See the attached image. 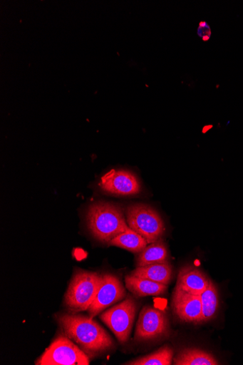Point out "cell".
<instances>
[{
	"label": "cell",
	"instance_id": "5",
	"mask_svg": "<svg viewBox=\"0 0 243 365\" xmlns=\"http://www.w3.org/2000/svg\"><path fill=\"white\" fill-rule=\"evenodd\" d=\"M136 312L137 303L128 294L123 302L102 312L100 319L111 329L118 341L125 344L130 336Z\"/></svg>",
	"mask_w": 243,
	"mask_h": 365
},
{
	"label": "cell",
	"instance_id": "12",
	"mask_svg": "<svg viewBox=\"0 0 243 365\" xmlns=\"http://www.w3.org/2000/svg\"><path fill=\"white\" fill-rule=\"evenodd\" d=\"M202 323L216 319L221 309V297L217 285L211 280L210 285L200 294Z\"/></svg>",
	"mask_w": 243,
	"mask_h": 365
},
{
	"label": "cell",
	"instance_id": "1",
	"mask_svg": "<svg viewBox=\"0 0 243 365\" xmlns=\"http://www.w3.org/2000/svg\"><path fill=\"white\" fill-rule=\"evenodd\" d=\"M63 334L75 342L88 356H95L114 348L113 339L94 319L76 314L57 317Z\"/></svg>",
	"mask_w": 243,
	"mask_h": 365
},
{
	"label": "cell",
	"instance_id": "7",
	"mask_svg": "<svg viewBox=\"0 0 243 365\" xmlns=\"http://www.w3.org/2000/svg\"><path fill=\"white\" fill-rule=\"evenodd\" d=\"M169 329V320L163 311L145 307L138 317L134 339L138 342L157 340L167 336Z\"/></svg>",
	"mask_w": 243,
	"mask_h": 365
},
{
	"label": "cell",
	"instance_id": "8",
	"mask_svg": "<svg viewBox=\"0 0 243 365\" xmlns=\"http://www.w3.org/2000/svg\"><path fill=\"white\" fill-rule=\"evenodd\" d=\"M125 297V289L116 276L111 274H102L95 299L88 309L89 317H95L104 310L123 300Z\"/></svg>",
	"mask_w": 243,
	"mask_h": 365
},
{
	"label": "cell",
	"instance_id": "4",
	"mask_svg": "<svg viewBox=\"0 0 243 365\" xmlns=\"http://www.w3.org/2000/svg\"><path fill=\"white\" fill-rule=\"evenodd\" d=\"M128 227L152 244L161 240L165 232L164 222L159 213L149 205L136 204L126 210Z\"/></svg>",
	"mask_w": 243,
	"mask_h": 365
},
{
	"label": "cell",
	"instance_id": "16",
	"mask_svg": "<svg viewBox=\"0 0 243 365\" xmlns=\"http://www.w3.org/2000/svg\"><path fill=\"white\" fill-rule=\"evenodd\" d=\"M108 244L134 253H140L149 245L145 238L130 227Z\"/></svg>",
	"mask_w": 243,
	"mask_h": 365
},
{
	"label": "cell",
	"instance_id": "10",
	"mask_svg": "<svg viewBox=\"0 0 243 365\" xmlns=\"http://www.w3.org/2000/svg\"><path fill=\"white\" fill-rule=\"evenodd\" d=\"M172 309L173 314L182 322L202 323L200 295L189 293L176 287L172 295Z\"/></svg>",
	"mask_w": 243,
	"mask_h": 365
},
{
	"label": "cell",
	"instance_id": "6",
	"mask_svg": "<svg viewBox=\"0 0 243 365\" xmlns=\"http://www.w3.org/2000/svg\"><path fill=\"white\" fill-rule=\"evenodd\" d=\"M89 356L66 336L58 337L36 361L37 365H88Z\"/></svg>",
	"mask_w": 243,
	"mask_h": 365
},
{
	"label": "cell",
	"instance_id": "15",
	"mask_svg": "<svg viewBox=\"0 0 243 365\" xmlns=\"http://www.w3.org/2000/svg\"><path fill=\"white\" fill-rule=\"evenodd\" d=\"M127 289L138 297L157 296L165 293L167 286L132 275L125 277Z\"/></svg>",
	"mask_w": 243,
	"mask_h": 365
},
{
	"label": "cell",
	"instance_id": "17",
	"mask_svg": "<svg viewBox=\"0 0 243 365\" xmlns=\"http://www.w3.org/2000/svg\"><path fill=\"white\" fill-rule=\"evenodd\" d=\"M167 247L160 240L150 244L140 253L137 259V267L167 262Z\"/></svg>",
	"mask_w": 243,
	"mask_h": 365
},
{
	"label": "cell",
	"instance_id": "14",
	"mask_svg": "<svg viewBox=\"0 0 243 365\" xmlns=\"http://www.w3.org/2000/svg\"><path fill=\"white\" fill-rule=\"evenodd\" d=\"M130 275L149 279L157 283L168 285L172 279V269L167 262L137 267Z\"/></svg>",
	"mask_w": 243,
	"mask_h": 365
},
{
	"label": "cell",
	"instance_id": "19",
	"mask_svg": "<svg viewBox=\"0 0 243 365\" xmlns=\"http://www.w3.org/2000/svg\"><path fill=\"white\" fill-rule=\"evenodd\" d=\"M197 36L203 41L210 40L212 36V29L206 21H201L197 28Z\"/></svg>",
	"mask_w": 243,
	"mask_h": 365
},
{
	"label": "cell",
	"instance_id": "3",
	"mask_svg": "<svg viewBox=\"0 0 243 365\" xmlns=\"http://www.w3.org/2000/svg\"><path fill=\"white\" fill-rule=\"evenodd\" d=\"M101 281V275L79 270L74 274L64 295V305L72 314L88 311L93 302Z\"/></svg>",
	"mask_w": 243,
	"mask_h": 365
},
{
	"label": "cell",
	"instance_id": "2",
	"mask_svg": "<svg viewBox=\"0 0 243 365\" xmlns=\"http://www.w3.org/2000/svg\"><path fill=\"white\" fill-rule=\"evenodd\" d=\"M87 225L97 240L109 243L129 227L123 210L109 202H97L88 210Z\"/></svg>",
	"mask_w": 243,
	"mask_h": 365
},
{
	"label": "cell",
	"instance_id": "11",
	"mask_svg": "<svg viewBox=\"0 0 243 365\" xmlns=\"http://www.w3.org/2000/svg\"><path fill=\"white\" fill-rule=\"evenodd\" d=\"M211 279L200 270L187 267L182 269L177 278V287L194 294L200 295L210 285Z\"/></svg>",
	"mask_w": 243,
	"mask_h": 365
},
{
	"label": "cell",
	"instance_id": "13",
	"mask_svg": "<svg viewBox=\"0 0 243 365\" xmlns=\"http://www.w3.org/2000/svg\"><path fill=\"white\" fill-rule=\"evenodd\" d=\"M175 365H219L217 357L211 352L196 348H187L181 350L173 357Z\"/></svg>",
	"mask_w": 243,
	"mask_h": 365
},
{
	"label": "cell",
	"instance_id": "18",
	"mask_svg": "<svg viewBox=\"0 0 243 365\" xmlns=\"http://www.w3.org/2000/svg\"><path fill=\"white\" fill-rule=\"evenodd\" d=\"M173 361V351L165 346L149 355L126 362L128 365H170Z\"/></svg>",
	"mask_w": 243,
	"mask_h": 365
},
{
	"label": "cell",
	"instance_id": "9",
	"mask_svg": "<svg viewBox=\"0 0 243 365\" xmlns=\"http://www.w3.org/2000/svg\"><path fill=\"white\" fill-rule=\"evenodd\" d=\"M99 186L103 191L118 196H130L140 193L141 184L136 176L127 170H112L104 175Z\"/></svg>",
	"mask_w": 243,
	"mask_h": 365
}]
</instances>
